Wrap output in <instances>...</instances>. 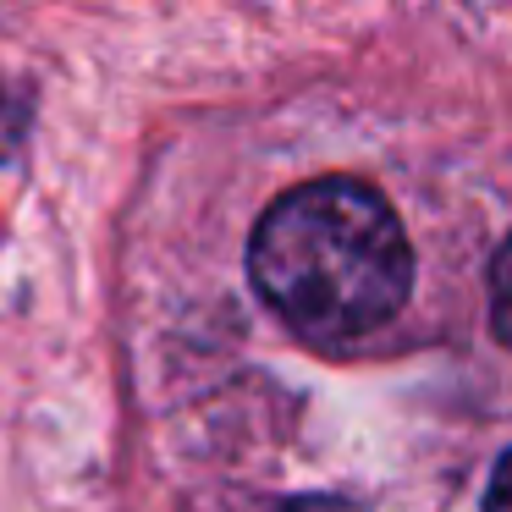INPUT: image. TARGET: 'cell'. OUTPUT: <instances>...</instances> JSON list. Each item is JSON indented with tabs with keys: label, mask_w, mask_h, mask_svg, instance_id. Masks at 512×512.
<instances>
[{
	"label": "cell",
	"mask_w": 512,
	"mask_h": 512,
	"mask_svg": "<svg viewBox=\"0 0 512 512\" xmlns=\"http://www.w3.org/2000/svg\"><path fill=\"white\" fill-rule=\"evenodd\" d=\"M248 276L292 336L347 347L397 320L413 287V254L397 210L375 188L320 177L259 215Z\"/></svg>",
	"instance_id": "obj_1"
},
{
	"label": "cell",
	"mask_w": 512,
	"mask_h": 512,
	"mask_svg": "<svg viewBox=\"0 0 512 512\" xmlns=\"http://www.w3.org/2000/svg\"><path fill=\"white\" fill-rule=\"evenodd\" d=\"M490 320H496V336L512 347V237L496 248V265H490Z\"/></svg>",
	"instance_id": "obj_2"
},
{
	"label": "cell",
	"mask_w": 512,
	"mask_h": 512,
	"mask_svg": "<svg viewBox=\"0 0 512 512\" xmlns=\"http://www.w3.org/2000/svg\"><path fill=\"white\" fill-rule=\"evenodd\" d=\"M485 512H512V452L496 463L490 474V490H485Z\"/></svg>",
	"instance_id": "obj_3"
},
{
	"label": "cell",
	"mask_w": 512,
	"mask_h": 512,
	"mask_svg": "<svg viewBox=\"0 0 512 512\" xmlns=\"http://www.w3.org/2000/svg\"><path fill=\"white\" fill-rule=\"evenodd\" d=\"M276 512H358V507H347V501H336V496H292V501H281Z\"/></svg>",
	"instance_id": "obj_4"
}]
</instances>
